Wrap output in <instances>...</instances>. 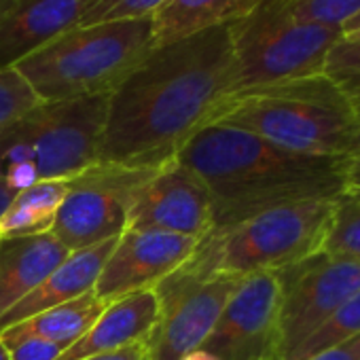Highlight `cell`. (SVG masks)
Listing matches in <instances>:
<instances>
[{"label":"cell","mask_w":360,"mask_h":360,"mask_svg":"<svg viewBox=\"0 0 360 360\" xmlns=\"http://www.w3.org/2000/svg\"><path fill=\"white\" fill-rule=\"evenodd\" d=\"M13 5H15V0H0V22L7 18V13L13 9Z\"/></svg>","instance_id":"obj_34"},{"label":"cell","mask_w":360,"mask_h":360,"mask_svg":"<svg viewBox=\"0 0 360 360\" xmlns=\"http://www.w3.org/2000/svg\"><path fill=\"white\" fill-rule=\"evenodd\" d=\"M240 280L231 276L212 278L167 307L146 339L150 360H180L200 349L214 330Z\"/></svg>","instance_id":"obj_13"},{"label":"cell","mask_w":360,"mask_h":360,"mask_svg":"<svg viewBox=\"0 0 360 360\" xmlns=\"http://www.w3.org/2000/svg\"><path fill=\"white\" fill-rule=\"evenodd\" d=\"M345 183H347L349 189H358L360 191V155L352 159L347 176H345Z\"/></svg>","instance_id":"obj_31"},{"label":"cell","mask_w":360,"mask_h":360,"mask_svg":"<svg viewBox=\"0 0 360 360\" xmlns=\"http://www.w3.org/2000/svg\"><path fill=\"white\" fill-rule=\"evenodd\" d=\"M157 167L96 163L70 178L51 233L70 252L119 238L136 195Z\"/></svg>","instance_id":"obj_8"},{"label":"cell","mask_w":360,"mask_h":360,"mask_svg":"<svg viewBox=\"0 0 360 360\" xmlns=\"http://www.w3.org/2000/svg\"><path fill=\"white\" fill-rule=\"evenodd\" d=\"M200 240L163 231L125 229L98 276L94 297L102 303H112L153 290L193 255Z\"/></svg>","instance_id":"obj_12"},{"label":"cell","mask_w":360,"mask_h":360,"mask_svg":"<svg viewBox=\"0 0 360 360\" xmlns=\"http://www.w3.org/2000/svg\"><path fill=\"white\" fill-rule=\"evenodd\" d=\"M309 360H360V335L349 339L347 343L326 349Z\"/></svg>","instance_id":"obj_29"},{"label":"cell","mask_w":360,"mask_h":360,"mask_svg":"<svg viewBox=\"0 0 360 360\" xmlns=\"http://www.w3.org/2000/svg\"><path fill=\"white\" fill-rule=\"evenodd\" d=\"M257 0H163L150 15L155 47L227 26L246 15Z\"/></svg>","instance_id":"obj_18"},{"label":"cell","mask_w":360,"mask_h":360,"mask_svg":"<svg viewBox=\"0 0 360 360\" xmlns=\"http://www.w3.org/2000/svg\"><path fill=\"white\" fill-rule=\"evenodd\" d=\"M0 360H9V352L3 341H0Z\"/></svg>","instance_id":"obj_35"},{"label":"cell","mask_w":360,"mask_h":360,"mask_svg":"<svg viewBox=\"0 0 360 360\" xmlns=\"http://www.w3.org/2000/svg\"><path fill=\"white\" fill-rule=\"evenodd\" d=\"M233 87L229 24L155 47L108 96L98 163L150 167L210 125Z\"/></svg>","instance_id":"obj_1"},{"label":"cell","mask_w":360,"mask_h":360,"mask_svg":"<svg viewBox=\"0 0 360 360\" xmlns=\"http://www.w3.org/2000/svg\"><path fill=\"white\" fill-rule=\"evenodd\" d=\"M127 229L204 238L212 229V198L202 178L176 157L161 163L134 200Z\"/></svg>","instance_id":"obj_11"},{"label":"cell","mask_w":360,"mask_h":360,"mask_svg":"<svg viewBox=\"0 0 360 360\" xmlns=\"http://www.w3.org/2000/svg\"><path fill=\"white\" fill-rule=\"evenodd\" d=\"M212 198V229L233 227L276 206L337 198L352 159L309 157L229 125L202 127L176 155Z\"/></svg>","instance_id":"obj_2"},{"label":"cell","mask_w":360,"mask_h":360,"mask_svg":"<svg viewBox=\"0 0 360 360\" xmlns=\"http://www.w3.org/2000/svg\"><path fill=\"white\" fill-rule=\"evenodd\" d=\"M322 255L360 261V191L345 187L337 195L330 227L322 246Z\"/></svg>","instance_id":"obj_21"},{"label":"cell","mask_w":360,"mask_h":360,"mask_svg":"<svg viewBox=\"0 0 360 360\" xmlns=\"http://www.w3.org/2000/svg\"><path fill=\"white\" fill-rule=\"evenodd\" d=\"M108 303H102L94 297V292L83 295L75 301H68L64 305L51 307L47 311H41L32 318H26L0 333V341L9 343L24 337H34L51 343L66 345V349L79 341L91 324L100 318V314L106 309Z\"/></svg>","instance_id":"obj_19"},{"label":"cell","mask_w":360,"mask_h":360,"mask_svg":"<svg viewBox=\"0 0 360 360\" xmlns=\"http://www.w3.org/2000/svg\"><path fill=\"white\" fill-rule=\"evenodd\" d=\"M295 22L341 28L360 11V0H263Z\"/></svg>","instance_id":"obj_23"},{"label":"cell","mask_w":360,"mask_h":360,"mask_svg":"<svg viewBox=\"0 0 360 360\" xmlns=\"http://www.w3.org/2000/svg\"><path fill=\"white\" fill-rule=\"evenodd\" d=\"M324 75L360 108V41H339L324 62Z\"/></svg>","instance_id":"obj_24"},{"label":"cell","mask_w":360,"mask_h":360,"mask_svg":"<svg viewBox=\"0 0 360 360\" xmlns=\"http://www.w3.org/2000/svg\"><path fill=\"white\" fill-rule=\"evenodd\" d=\"M180 360H219V358H214L210 352H206V349H193V352H189L187 356H183Z\"/></svg>","instance_id":"obj_33"},{"label":"cell","mask_w":360,"mask_h":360,"mask_svg":"<svg viewBox=\"0 0 360 360\" xmlns=\"http://www.w3.org/2000/svg\"><path fill=\"white\" fill-rule=\"evenodd\" d=\"M66 191L68 180H41L15 193L13 202L0 217V238L49 233Z\"/></svg>","instance_id":"obj_20"},{"label":"cell","mask_w":360,"mask_h":360,"mask_svg":"<svg viewBox=\"0 0 360 360\" xmlns=\"http://www.w3.org/2000/svg\"><path fill=\"white\" fill-rule=\"evenodd\" d=\"M9 352V360H58L60 354L66 349V345L34 339V337H24L5 343Z\"/></svg>","instance_id":"obj_27"},{"label":"cell","mask_w":360,"mask_h":360,"mask_svg":"<svg viewBox=\"0 0 360 360\" xmlns=\"http://www.w3.org/2000/svg\"><path fill=\"white\" fill-rule=\"evenodd\" d=\"M117 240L119 238H112L102 244L70 252L28 297L15 303L5 316H0V333L26 318L94 292L98 276L106 259L110 257Z\"/></svg>","instance_id":"obj_16"},{"label":"cell","mask_w":360,"mask_h":360,"mask_svg":"<svg viewBox=\"0 0 360 360\" xmlns=\"http://www.w3.org/2000/svg\"><path fill=\"white\" fill-rule=\"evenodd\" d=\"M229 32L233 87L227 102L255 89L322 75L328 51L343 39L341 28L295 22L263 0L231 22Z\"/></svg>","instance_id":"obj_7"},{"label":"cell","mask_w":360,"mask_h":360,"mask_svg":"<svg viewBox=\"0 0 360 360\" xmlns=\"http://www.w3.org/2000/svg\"><path fill=\"white\" fill-rule=\"evenodd\" d=\"M161 3L163 0H91L79 26L150 18L161 7Z\"/></svg>","instance_id":"obj_26"},{"label":"cell","mask_w":360,"mask_h":360,"mask_svg":"<svg viewBox=\"0 0 360 360\" xmlns=\"http://www.w3.org/2000/svg\"><path fill=\"white\" fill-rule=\"evenodd\" d=\"M161 318L155 290L136 292L106 305L91 328L60 354L58 360H83L98 354L117 352L150 337Z\"/></svg>","instance_id":"obj_15"},{"label":"cell","mask_w":360,"mask_h":360,"mask_svg":"<svg viewBox=\"0 0 360 360\" xmlns=\"http://www.w3.org/2000/svg\"><path fill=\"white\" fill-rule=\"evenodd\" d=\"M39 96L15 68L0 70V134L39 104Z\"/></svg>","instance_id":"obj_25"},{"label":"cell","mask_w":360,"mask_h":360,"mask_svg":"<svg viewBox=\"0 0 360 360\" xmlns=\"http://www.w3.org/2000/svg\"><path fill=\"white\" fill-rule=\"evenodd\" d=\"M278 276L282 301L271 360H292L335 309L360 290V261L320 252L280 269Z\"/></svg>","instance_id":"obj_9"},{"label":"cell","mask_w":360,"mask_h":360,"mask_svg":"<svg viewBox=\"0 0 360 360\" xmlns=\"http://www.w3.org/2000/svg\"><path fill=\"white\" fill-rule=\"evenodd\" d=\"M91 0H15L0 22V70L77 28Z\"/></svg>","instance_id":"obj_14"},{"label":"cell","mask_w":360,"mask_h":360,"mask_svg":"<svg viewBox=\"0 0 360 360\" xmlns=\"http://www.w3.org/2000/svg\"><path fill=\"white\" fill-rule=\"evenodd\" d=\"M155 49L150 18L77 26L13 68L41 102L110 96Z\"/></svg>","instance_id":"obj_4"},{"label":"cell","mask_w":360,"mask_h":360,"mask_svg":"<svg viewBox=\"0 0 360 360\" xmlns=\"http://www.w3.org/2000/svg\"><path fill=\"white\" fill-rule=\"evenodd\" d=\"M83 360H150V356H148L146 341H142V343H134V345L117 349V352L98 354V356H89V358H83Z\"/></svg>","instance_id":"obj_28"},{"label":"cell","mask_w":360,"mask_h":360,"mask_svg":"<svg viewBox=\"0 0 360 360\" xmlns=\"http://www.w3.org/2000/svg\"><path fill=\"white\" fill-rule=\"evenodd\" d=\"M108 96L39 102L0 134V180L20 193L98 163Z\"/></svg>","instance_id":"obj_5"},{"label":"cell","mask_w":360,"mask_h":360,"mask_svg":"<svg viewBox=\"0 0 360 360\" xmlns=\"http://www.w3.org/2000/svg\"><path fill=\"white\" fill-rule=\"evenodd\" d=\"M341 37L343 41H360V11L341 26Z\"/></svg>","instance_id":"obj_30"},{"label":"cell","mask_w":360,"mask_h":360,"mask_svg":"<svg viewBox=\"0 0 360 360\" xmlns=\"http://www.w3.org/2000/svg\"><path fill=\"white\" fill-rule=\"evenodd\" d=\"M356 110H358V119H360V108H356Z\"/></svg>","instance_id":"obj_36"},{"label":"cell","mask_w":360,"mask_h":360,"mask_svg":"<svg viewBox=\"0 0 360 360\" xmlns=\"http://www.w3.org/2000/svg\"><path fill=\"white\" fill-rule=\"evenodd\" d=\"M337 198H311L259 212L233 227L210 229L214 276L280 271L322 252Z\"/></svg>","instance_id":"obj_6"},{"label":"cell","mask_w":360,"mask_h":360,"mask_svg":"<svg viewBox=\"0 0 360 360\" xmlns=\"http://www.w3.org/2000/svg\"><path fill=\"white\" fill-rule=\"evenodd\" d=\"M212 123L250 131L309 157L360 155L358 110L324 72L236 96Z\"/></svg>","instance_id":"obj_3"},{"label":"cell","mask_w":360,"mask_h":360,"mask_svg":"<svg viewBox=\"0 0 360 360\" xmlns=\"http://www.w3.org/2000/svg\"><path fill=\"white\" fill-rule=\"evenodd\" d=\"M280 301L278 271L242 278L202 349L219 360H271Z\"/></svg>","instance_id":"obj_10"},{"label":"cell","mask_w":360,"mask_h":360,"mask_svg":"<svg viewBox=\"0 0 360 360\" xmlns=\"http://www.w3.org/2000/svg\"><path fill=\"white\" fill-rule=\"evenodd\" d=\"M13 198H15V191H11L5 185V180H0V217H3V212L9 208V204L13 202Z\"/></svg>","instance_id":"obj_32"},{"label":"cell","mask_w":360,"mask_h":360,"mask_svg":"<svg viewBox=\"0 0 360 360\" xmlns=\"http://www.w3.org/2000/svg\"><path fill=\"white\" fill-rule=\"evenodd\" d=\"M360 335V290L343 301L335 314L297 349L292 360H309L326 349L347 343Z\"/></svg>","instance_id":"obj_22"},{"label":"cell","mask_w":360,"mask_h":360,"mask_svg":"<svg viewBox=\"0 0 360 360\" xmlns=\"http://www.w3.org/2000/svg\"><path fill=\"white\" fill-rule=\"evenodd\" d=\"M68 255L51 231L0 238V316L28 297Z\"/></svg>","instance_id":"obj_17"}]
</instances>
